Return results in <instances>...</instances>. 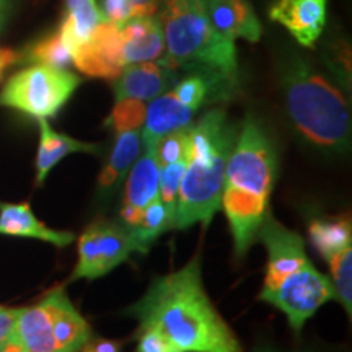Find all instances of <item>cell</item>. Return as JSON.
Masks as SVG:
<instances>
[{
  "label": "cell",
  "instance_id": "836d02e7",
  "mask_svg": "<svg viewBox=\"0 0 352 352\" xmlns=\"http://www.w3.org/2000/svg\"><path fill=\"white\" fill-rule=\"evenodd\" d=\"M90 352H121V344L111 340H94L88 341L85 346Z\"/></svg>",
  "mask_w": 352,
  "mask_h": 352
},
{
  "label": "cell",
  "instance_id": "7a4b0ae2",
  "mask_svg": "<svg viewBox=\"0 0 352 352\" xmlns=\"http://www.w3.org/2000/svg\"><path fill=\"white\" fill-rule=\"evenodd\" d=\"M277 176V151L256 118L248 116L236 132L220 208L230 226L236 256H245L256 241L258 230L270 212V197Z\"/></svg>",
  "mask_w": 352,
  "mask_h": 352
},
{
  "label": "cell",
  "instance_id": "5bb4252c",
  "mask_svg": "<svg viewBox=\"0 0 352 352\" xmlns=\"http://www.w3.org/2000/svg\"><path fill=\"white\" fill-rule=\"evenodd\" d=\"M328 0H277L270 16L303 47H314L327 25Z\"/></svg>",
  "mask_w": 352,
  "mask_h": 352
},
{
  "label": "cell",
  "instance_id": "30bf717a",
  "mask_svg": "<svg viewBox=\"0 0 352 352\" xmlns=\"http://www.w3.org/2000/svg\"><path fill=\"white\" fill-rule=\"evenodd\" d=\"M72 64L88 77L114 80L126 67L120 26L101 20L90 38L70 52Z\"/></svg>",
  "mask_w": 352,
  "mask_h": 352
},
{
  "label": "cell",
  "instance_id": "4fadbf2b",
  "mask_svg": "<svg viewBox=\"0 0 352 352\" xmlns=\"http://www.w3.org/2000/svg\"><path fill=\"white\" fill-rule=\"evenodd\" d=\"M39 303L50 315L56 352H80L91 340V328L70 302L65 290L52 289Z\"/></svg>",
  "mask_w": 352,
  "mask_h": 352
},
{
  "label": "cell",
  "instance_id": "d590c367",
  "mask_svg": "<svg viewBox=\"0 0 352 352\" xmlns=\"http://www.w3.org/2000/svg\"><path fill=\"white\" fill-rule=\"evenodd\" d=\"M12 3H13V0H0V26L3 25V21H6L7 15L10 13Z\"/></svg>",
  "mask_w": 352,
  "mask_h": 352
},
{
  "label": "cell",
  "instance_id": "7c38bea8",
  "mask_svg": "<svg viewBox=\"0 0 352 352\" xmlns=\"http://www.w3.org/2000/svg\"><path fill=\"white\" fill-rule=\"evenodd\" d=\"M158 196V162L155 145H142V155L127 173L124 201L121 208V223L138 227L142 220L144 209Z\"/></svg>",
  "mask_w": 352,
  "mask_h": 352
},
{
  "label": "cell",
  "instance_id": "484cf974",
  "mask_svg": "<svg viewBox=\"0 0 352 352\" xmlns=\"http://www.w3.org/2000/svg\"><path fill=\"white\" fill-rule=\"evenodd\" d=\"M157 7L158 0H98L101 19L120 28L131 20L153 16Z\"/></svg>",
  "mask_w": 352,
  "mask_h": 352
},
{
  "label": "cell",
  "instance_id": "d6986e66",
  "mask_svg": "<svg viewBox=\"0 0 352 352\" xmlns=\"http://www.w3.org/2000/svg\"><path fill=\"white\" fill-rule=\"evenodd\" d=\"M39 124V145L36 155V184L43 186L51 170L59 164L63 158L70 153H98L100 145L91 142H82L70 138L63 132H57L51 127L47 120H38Z\"/></svg>",
  "mask_w": 352,
  "mask_h": 352
},
{
  "label": "cell",
  "instance_id": "3957f363",
  "mask_svg": "<svg viewBox=\"0 0 352 352\" xmlns=\"http://www.w3.org/2000/svg\"><path fill=\"white\" fill-rule=\"evenodd\" d=\"M289 121L303 142L327 155H346L351 147V107L344 88L302 56L279 67Z\"/></svg>",
  "mask_w": 352,
  "mask_h": 352
},
{
  "label": "cell",
  "instance_id": "8992f818",
  "mask_svg": "<svg viewBox=\"0 0 352 352\" xmlns=\"http://www.w3.org/2000/svg\"><path fill=\"white\" fill-rule=\"evenodd\" d=\"M80 77L70 70L28 65L8 78L0 91V107L15 109L34 120L54 118L72 98Z\"/></svg>",
  "mask_w": 352,
  "mask_h": 352
},
{
  "label": "cell",
  "instance_id": "6da1fadb",
  "mask_svg": "<svg viewBox=\"0 0 352 352\" xmlns=\"http://www.w3.org/2000/svg\"><path fill=\"white\" fill-rule=\"evenodd\" d=\"M126 314L139 327L158 329L183 352H243L206 294L199 254L182 270L157 277Z\"/></svg>",
  "mask_w": 352,
  "mask_h": 352
},
{
  "label": "cell",
  "instance_id": "7402d4cb",
  "mask_svg": "<svg viewBox=\"0 0 352 352\" xmlns=\"http://www.w3.org/2000/svg\"><path fill=\"white\" fill-rule=\"evenodd\" d=\"M101 20L96 0H65L64 19L59 30L69 52L85 43Z\"/></svg>",
  "mask_w": 352,
  "mask_h": 352
},
{
  "label": "cell",
  "instance_id": "44dd1931",
  "mask_svg": "<svg viewBox=\"0 0 352 352\" xmlns=\"http://www.w3.org/2000/svg\"><path fill=\"white\" fill-rule=\"evenodd\" d=\"M142 152V140L139 131H126L116 134V140L109 153L108 162L98 176V186L101 191H111L129 173Z\"/></svg>",
  "mask_w": 352,
  "mask_h": 352
},
{
  "label": "cell",
  "instance_id": "4316f807",
  "mask_svg": "<svg viewBox=\"0 0 352 352\" xmlns=\"http://www.w3.org/2000/svg\"><path fill=\"white\" fill-rule=\"evenodd\" d=\"M147 104L145 101L135 98L116 100L109 116L104 121V126L111 129L114 134L126 131H139L144 126Z\"/></svg>",
  "mask_w": 352,
  "mask_h": 352
},
{
  "label": "cell",
  "instance_id": "f1b7e54d",
  "mask_svg": "<svg viewBox=\"0 0 352 352\" xmlns=\"http://www.w3.org/2000/svg\"><path fill=\"white\" fill-rule=\"evenodd\" d=\"M186 164L188 155L158 168V197L164 202L171 222H173L176 199H178L179 184H182L184 170H186Z\"/></svg>",
  "mask_w": 352,
  "mask_h": 352
},
{
  "label": "cell",
  "instance_id": "5b68a950",
  "mask_svg": "<svg viewBox=\"0 0 352 352\" xmlns=\"http://www.w3.org/2000/svg\"><path fill=\"white\" fill-rule=\"evenodd\" d=\"M165 59L178 69L208 70L239 85L235 41L210 23L201 0H171L162 13Z\"/></svg>",
  "mask_w": 352,
  "mask_h": 352
},
{
  "label": "cell",
  "instance_id": "9c48e42d",
  "mask_svg": "<svg viewBox=\"0 0 352 352\" xmlns=\"http://www.w3.org/2000/svg\"><path fill=\"white\" fill-rule=\"evenodd\" d=\"M256 241H261L267 250V266L263 289L276 287L284 277L292 274L308 261L305 241L302 236L277 222L272 217L271 210L259 227Z\"/></svg>",
  "mask_w": 352,
  "mask_h": 352
},
{
  "label": "cell",
  "instance_id": "74e56055",
  "mask_svg": "<svg viewBox=\"0 0 352 352\" xmlns=\"http://www.w3.org/2000/svg\"><path fill=\"white\" fill-rule=\"evenodd\" d=\"M80 352H90V351H88V349H87V347H83V349H82Z\"/></svg>",
  "mask_w": 352,
  "mask_h": 352
},
{
  "label": "cell",
  "instance_id": "d6a6232c",
  "mask_svg": "<svg viewBox=\"0 0 352 352\" xmlns=\"http://www.w3.org/2000/svg\"><path fill=\"white\" fill-rule=\"evenodd\" d=\"M19 308L0 305V352H21L15 338V323Z\"/></svg>",
  "mask_w": 352,
  "mask_h": 352
},
{
  "label": "cell",
  "instance_id": "f35d334b",
  "mask_svg": "<svg viewBox=\"0 0 352 352\" xmlns=\"http://www.w3.org/2000/svg\"><path fill=\"white\" fill-rule=\"evenodd\" d=\"M168 2H171V0H168Z\"/></svg>",
  "mask_w": 352,
  "mask_h": 352
},
{
  "label": "cell",
  "instance_id": "ac0fdd59",
  "mask_svg": "<svg viewBox=\"0 0 352 352\" xmlns=\"http://www.w3.org/2000/svg\"><path fill=\"white\" fill-rule=\"evenodd\" d=\"M196 113L195 108L179 103L171 90L153 98L147 107L144 129L140 132L142 145H157L158 139L168 132L189 126Z\"/></svg>",
  "mask_w": 352,
  "mask_h": 352
},
{
  "label": "cell",
  "instance_id": "e0dca14e",
  "mask_svg": "<svg viewBox=\"0 0 352 352\" xmlns=\"http://www.w3.org/2000/svg\"><path fill=\"white\" fill-rule=\"evenodd\" d=\"M121 39L126 65L158 60L165 52L164 28L155 15L127 21L121 26Z\"/></svg>",
  "mask_w": 352,
  "mask_h": 352
},
{
  "label": "cell",
  "instance_id": "9a60e30c",
  "mask_svg": "<svg viewBox=\"0 0 352 352\" xmlns=\"http://www.w3.org/2000/svg\"><path fill=\"white\" fill-rule=\"evenodd\" d=\"M206 15L217 32L227 39L256 43L263 28L250 0H201Z\"/></svg>",
  "mask_w": 352,
  "mask_h": 352
},
{
  "label": "cell",
  "instance_id": "1f68e13d",
  "mask_svg": "<svg viewBox=\"0 0 352 352\" xmlns=\"http://www.w3.org/2000/svg\"><path fill=\"white\" fill-rule=\"evenodd\" d=\"M135 352H183L165 334L151 327H139Z\"/></svg>",
  "mask_w": 352,
  "mask_h": 352
},
{
  "label": "cell",
  "instance_id": "cb8c5ba5",
  "mask_svg": "<svg viewBox=\"0 0 352 352\" xmlns=\"http://www.w3.org/2000/svg\"><path fill=\"white\" fill-rule=\"evenodd\" d=\"M19 54V63L28 65H47V67L64 70L72 65V56L64 44L59 28L28 44Z\"/></svg>",
  "mask_w": 352,
  "mask_h": 352
},
{
  "label": "cell",
  "instance_id": "277c9868",
  "mask_svg": "<svg viewBox=\"0 0 352 352\" xmlns=\"http://www.w3.org/2000/svg\"><path fill=\"white\" fill-rule=\"evenodd\" d=\"M236 127L223 109H209L189 124L188 164L179 184L171 228L184 230L196 223L208 227L220 209L223 179Z\"/></svg>",
  "mask_w": 352,
  "mask_h": 352
},
{
  "label": "cell",
  "instance_id": "52a82bcc",
  "mask_svg": "<svg viewBox=\"0 0 352 352\" xmlns=\"http://www.w3.org/2000/svg\"><path fill=\"white\" fill-rule=\"evenodd\" d=\"M132 253H142L134 233L124 223L96 219L78 236V261L69 283L107 276Z\"/></svg>",
  "mask_w": 352,
  "mask_h": 352
},
{
  "label": "cell",
  "instance_id": "2e32d148",
  "mask_svg": "<svg viewBox=\"0 0 352 352\" xmlns=\"http://www.w3.org/2000/svg\"><path fill=\"white\" fill-rule=\"evenodd\" d=\"M0 235L41 240L57 248H65L76 240L72 232L54 230L38 220L28 202L12 204L0 201Z\"/></svg>",
  "mask_w": 352,
  "mask_h": 352
},
{
  "label": "cell",
  "instance_id": "ffe728a7",
  "mask_svg": "<svg viewBox=\"0 0 352 352\" xmlns=\"http://www.w3.org/2000/svg\"><path fill=\"white\" fill-rule=\"evenodd\" d=\"M15 338L21 352H56L50 315L41 303L19 308Z\"/></svg>",
  "mask_w": 352,
  "mask_h": 352
},
{
  "label": "cell",
  "instance_id": "4dcf8cb0",
  "mask_svg": "<svg viewBox=\"0 0 352 352\" xmlns=\"http://www.w3.org/2000/svg\"><path fill=\"white\" fill-rule=\"evenodd\" d=\"M324 63L333 72V76L340 80L342 88L351 87V51L349 44L344 39L329 41L324 52Z\"/></svg>",
  "mask_w": 352,
  "mask_h": 352
},
{
  "label": "cell",
  "instance_id": "83f0119b",
  "mask_svg": "<svg viewBox=\"0 0 352 352\" xmlns=\"http://www.w3.org/2000/svg\"><path fill=\"white\" fill-rule=\"evenodd\" d=\"M331 270L336 300L341 302L347 315H352V246L342 250L328 261Z\"/></svg>",
  "mask_w": 352,
  "mask_h": 352
},
{
  "label": "cell",
  "instance_id": "f546056e",
  "mask_svg": "<svg viewBox=\"0 0 352 352\" xmlns=\"http://www.w3.org/2000/svg\"><path fill=\"white\" fill-rule=\"evenodd\" d=\"M189 148V126L168 132L164 138L158 139L155 145V155L158 162V168L164 165L173 164L179 158L188 155Z\"/></svg>",
  "mask_w": 352,
  "mask_h": 352
},
{
  "label": "cell",
  "instance_id": "603a6c76",
  "mask_svg": "<svg viewBox=\"0 0 352 352\" xmlns=\"http://www.w3.org/2000/svg\"><path fill=\"white\" fill-rule=\"evenodd\" d=\"M308 240L324 261H329L347 246H352L351 220L346 215L334 219H314L308 226Z\"/></svg>",
  "mask_w": 352,
  "mask_h": 352
},
{
  "label": "cell",
  "instance_id": "8d00e7d4",
  "mask_svg": "<svg viewBox=\"0 0 352 352\" xmlns=\"http://www.w3.org/2000/svg\"><path fill=\"white\" fill-rule=\"evenodd\" d=\"M252 352H287V351H279L274 346L266 344V342H261V344L254 346V349Z\"/></svg>",
  "mask_w": 352,
  "mask_h": 352
},
{
  "label": "cell",
  "instance_id": "d4e9b609",
  "mask_svg": "<svg viewBox=\"0 0 352 352\" xmlns=\"http://www.w3.org/2000/svg\"><path fill=\"white\" fill-rule=\"evenodd\" d=\"M171 228V219L168 212H166L164 202L160 197H153L151 204L144 209L142 220L138 227L131 228L134 233L135 240L140 246V252L145 254L151 250L153 241H155L162 233L170 230Z\"/></svg>",
  "mask_w": 352,
  "mask_h": 352
},
{
  "label": "cell",
  "instance_id": "8fae6325",
  "mask_svg": "<svg viewBox=\"0 0 352 352\" xmlns=\"http://www.w3.org/2000/svg\"><path fill=\"white\" fill-rule=\"evenodd\" d=\"M114 98H135L152 101L166 94L178 82V70L168 60L158 59L151 63L129 64L114 78Z\"/></svg>",
  "mask_w": 352,
  "mask_h": 352
},
{
  "label": "cell",
  "instance_id": "e575fe53",
  "mask_svg": "<svg viewBox=\"0 0 352 352\" xmlns=\"http://www.w3.org/2000/svg\"><path fill=\"white\" fill-rule=\"evenodd\" d=\"M20 60V54L13 50H0V78L3 72L12 65H15Z\"/></svg>",
  "mask_w": 352,
  "mask_h": 352
},
{
  "label": "cell",
  "instance_id": "ba28073f",
  "mask_svg": "<svg viewBox=\"0 0 352 352\" xmlns=\"http://www.w3.org/2000/svg\"><path fill=\"white\" fill-rule=\"evenodd\" d=\"M258 298L279 308L287 316L290 328L298 334L320 307L329 300H336V290L331 279L321 274L308 259L276 287L261 289Z\"/></svg>",
  "mask_w": 352,
  "mask_h": 352
}]
</instances>
